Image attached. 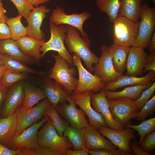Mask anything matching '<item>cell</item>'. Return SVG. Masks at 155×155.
Returning <instances> with one entry per match:
<instances>
[{
	"label": "cell",
	"instance_id": "obj_1",
	"mask_svg": "<svg viewBox=\"0 0 155 155\" xmlns=\"http://www.w3.org/2000/svg\"><path fill=\"white\" fill-rule=\"evenodd\" d=\"M64 43L70 53H73L82 59L88 70L93 72V65L98 62L99 58L90 49V40L88 37H81V33L75 28L69 25Z\"/></svg>",
	"mask_w": 155,
	"mask_h": 155
},
{
	"label": "cell",
	"instance_id": "obj_2",
	"mask_svg": "<svg viewBox=\"0 0 155 155\" xmlns=\"http://www.w3.org/2000/svg\"><path fill=\"white\" fill-rule=\"evenodd\" d=\"M113 23V43L123 46H133L138 35V21L118 15Z\"/></svg>",
	"mask_w": 155,
	"mask_h": 155
},
{
	"label": "cell",
	"instance_id": "obj_3",
	"mask_svg": "<svg viewBox=\"0 0 155 155\" xmlns=\"http://www.w3.org/2000/svg\"><path fill=\"white\" fill-rule=\"evenodd\" d=\"M38 133V145L48 148L60 155H66L67 149L73 148L67 137L58 134L50 118Z\"/></svg>",
	"mask_w": 155,
	"mask_h": 155
},
{
	"label": "cell",
	"instance_id": "obj_4",
	"mask_svg": "<svg viewBox=\"0 0 155 155\" xmlns=\"http://www.w3.org/2000/svg\"><path fill=\"white\" fill-rule=\"evenodd\" d=\"M55 60V64L50 71L48 76L54 79L55 82L61 85L71 93L74 91L78 80L74 77L76 73L74 67H71L65 59L59 55L52 54Z\"/></svg>",
	"mask_w": 155,
	"mask_h": 155
},
{
	"label": "cell",
	"instance_id": "obj_5",
	"mask_svg": "<svg viewBox=\"0 0 155 155\" xmlns=\"http://www.w3.org/2000/svg\"><path fill=\"white\" fill-rule=\"evenodd\" d=\"M49 25L51 37L47 42L44 43L40 49L42 57L49 51H56L70 66H72L73 64L72 56L64 44L65 40L67 36V26L63 24L57 26L53 22H50Z\"/></svg>",
	"mask_w": 155,
	"mask_h": 155
},
{
	"label": "cell",
	"instance_id": "obj_6",
	"mask_svg": "<svg viewBox=\"0 0 155 155\" xmlns=\"http://www.w3.org/2000/svg\"><path fill=\"white\" fill-rule=\"evenodd\" d=\"M51 106L48 99L46 98L32 107L24 108L21 106L18 108L16 111L18 123L13 137L20 134L33 123L41 119Z\"/></svg>",
	"mask_w": 155,
	"mask_h": 155
},
{
	"label": "cell",
	"instance_id": "obj_7",
	"mask_svg": "<svg viewBox=\"0 0 155 155\" xmlns=\"http://www.w3.org/2000/svg\"><path fill=\"white\" fill-rule=\"evenodd\" d=\"M141 20L139 22L137 37L132 46L149 47L155 26V8L151 7L147 3L141 5L140 10Z\"/></svg>",
	"mask_w": 155,
	"mask_h": 155
},
{
	"label": "cell",
	"instance_id": "obj_8",
	"mask_svg": "<svg viewBox=\"0 0 155 155\" xmlns=\"http://www.w3.org/2000/svg\"><path fill=\"white\" fill-rule=\"evenodd\" d=\"M73 65L78 70L79 79L74 92L79 94L90 91L93 93L103 90L105 84L96 75L92 74L84 67L81 58L73 53L72 56Z\"/></svg>",
	"mask_w": 155,
	"mask_h": 155
},
{
	"label": "cell",
	"instance_id": "obj_9",
	"mask_svg": "<svg viewBox=\"0 0 155 155\" xmlns=\"http://www.w3.org/2000/svg\"><path fill=\"white\" fill-rule=\"evenodd\" d=\"M111 113L115 120L123 127L135 118L140 111L134 101L122 99H107Z\"/></svg>",
	"mask_w": 155,
	"mask_h": 155
},
{
	"label": "cell",
	"instance_id": "obj_10",
	"mask_svg": "<svg viewBox=\"0 0 155 155\" xmlns=\"http://www.w3.org/2000/svg\"><path fill=\"white\" fill-rule=\"evenodd\" d=\"M91 16V13L87 11L68 15L66 13L63 8L58 6L53 9L49 22H53L57 26L66 24L73 27L80 32L82 37L85 38L88 36L83 29V25L85 21Z\"/></svg>",
	"mask_w": 155,
	"mask_h": 155
},
{
	"label": "cell",
	"instance_id": "obj_11",
	"mask_svg": "<svg viewBox=\"0 0 155 155\" xmlns=\"http://www.w3.org/2000/svg\"><path fill=\"white\" fill-rule=\"evenodd\" d=\"M100 50L101 55L97 63L93 67V72L106 84L114 81L123 74L115 69L108 46L102 44L100 46Z\"/></svg>",
	"mask_w": 155,
	"mask_h": 155
},
{
	"label": "cell",
	"instance_id": "obj_12",
	"mask_svg": "<svg viewBox=\"0 0 155 155\" xmlns=\"http://www.w3.org/2000/svg\"><path fill=\"white\" fill-rule=\"evenodd\" d=\"M67 99L69 103H65L55 107L59 114L67 120L72 127L78 129L88 127L90 124L84 111L81 108H77L71 94L67 96Z\"/></svg>",
	"mask_w": 155,
	"mask_h": 155
},
{
	"label": "cell",
	"instance_id": "obj_13",
	"mask_svg": "<svg viewBox=\"0 0 155 155\" xmlns=\"http://www.w3.org/2000/svg\"><path fill=\"white\" fill-rule=\"evenodd\" d=\"M45 114L39 121L35 123L20 134L13 137L8 148L13 150L23 148H32L37 145L38 130L49 118Z\"/></svg>",
	"mask_w": 155,
	"mask_h": 155
},
{
	"label": "cell",
	"instance_id": "obj_14",
	"mask_svg": "<svg viewBox=\"0 0 155 155\" xmlns=\"http://www.w3.org/2000/svg\"><path fill=\"white\" fill-rule=\"evenodd\" d=\"M90 91H87L82 93H71V98L76 104L78 105L87 116L89 124L97 129L100 126L107 127L106 121L102 115L96 111L91 107Z\"/></svg>",
	"mask_w": 155,
	"mask_h": 155
},
{
	"label": "cell",
	"instance_id": "obj_15",
	"mask_svg": "<svg viewBox=\"0 0 155 155\" xmlns=\"http://www.w3.org/2000/svg\"><path fill=\"white\" fill-rule=\"evenodd\" d=\"M98 130L100 134L108 138L118 149L129 153L132 152L130 148V140L135 137L133 129L127 127L122 130H117L108 127L101 126Z\"/></svg>",
	"mask_w": 155,
	"mask_h": 155
},
{
	"label": "cell",
	"instance_id": "obj_16",
	"mask_svg": "<svg viewBox=\"0 0 155 155\" xmlns=\"http://www.w3.org/2000/svg\"><path fill=\"white\" fill-rule=\"evenodd\" d=\"M50 11L44 5L34 7L28 15L26 19L27 36L40 40H44L45 35L41 29L43 21Z\"/></svg>",
	"mask_w": 155,
	"mask_h": 155
},
{
	"label": "cell",
	"instance_id": "obj_17",
	"mask_svg": "<svg viewBox=\"0 0 155 155\" xmlns=\"http://www.w3.org/2000/svg\"><path fill=\"white\" fill-rule=\"evenodd\" d=\"M90 102L94 109L103 116L108 127L117 130L124 129V127L116 122L113 117L110 110L104 90H102L97 94L92 93Z\"/></svg>",
	"mask_w": 155,
	"mask_h": 155
},
{
	"label": "cell",
	"instance_id": "obj_18",
	"mask_svg": "<svg viewBox=\"0 0 155 155\" xmlns=\"http://www.w3.org/2000/svg\"><path fill=\"white\" fill-rule=\"evenodd\" d=\"M24 98L22 83L18 82L11 86L0 111L1 117H6L15 113L22 106Z\"/></svg>",
	"mask_w": 155,
	"mask_h": 155
},
{
	"label": "cell",
	"instance_id": "obj_19",
	"mask_svg": "<svg viewBox=\"0 0 155 155\" xmlns=\"http://www.w3.org/2000/svg\"><path fill=\"white\" fill-rule=\"evenodd\" d=\"M144 49L140 46L130 47L127 61L126 75L136 76L142 74L148 55Z\"/></svg>",
	"mask_w": 155,
	"mask_h": 155
},
{
	"label": "cell",
	"instance_id": "obj_20",
	"mask_svg": "<svg viewBox=\"0 0 155 155\" xmlns=\"http://www.w3.org/2000/svg\"><path fill=\"white\" fill-rule=\"evenodd\" d=\"M155 79V71L150 70L145 76L138 77L123 74L114 81L105 85L104 90L115 91L118 88L127 86L146 85L153 82Z\"/></svg>",
	"mask_w": 155,
	"mask_h": 155
},
{
	"label": "cell",
	"instance_id": "obj_21",
	"mask_svg": "<svg viewBox=\"0 0 155 155\" xmlns=\"http://www.w3.org/2000/svg\"><path fill=\"white\" fill-rule=\"evenodd\" d=\"M0 53L24 64L39 63L38 62L24 54L19 48L17 41L11 38L0 40Z\"/></svg>",
	"mask_w": 155,
	"mask_h": 155
},
{
	"label": "cell",
	"instance_id": "obj_22",
	"mask_svg": "<svg viewBox=\"0 0 155 155\" xmlns=\"http://www.w3.org/2000/svg\"><path fill=\"white\" fill-rule=\"evenodd\" d=\"M43 90L51 105L55 108L66 103L67 96L71 94L61 84L49 79L46 81Z\"/></svg>",
	"mask_w": 155,
	"mask_h": 155
},
{
	"label": "cell",
	"instance_id": "obj_23",
	"mask_svg": "<svg viewBox=\"0 0 155 155\" xmlns=\"http://www.w3.org/2000/svg\"><path fill=\"white\" fill-rule=\"evenodd\" d=\"M86 147L89 150L105 148L116 149L117 147L106 139L98 130L90 124L86 128L85 133Z\"/></svg>",
	"mask_w": 155,
	"mask_h": 155
},
{
	"label": "cell",
	"instance_id": "obj_24",
	"mask_svg": "<svg viewBox=\"0 0 155 155\" xmlns=\"http://www.w3.org/2000/svg\"><path fill=\"white\" fill-rule=\"evenodd\" d=\"M17 41L19 48L24 54L39 62L42 57L40 49L45 40H40L27 35Z\"/></svg>",
	"mask_w": 155,
	"mask_h": 155
},
{
	"label": "cell",
	"instance_id": "obj_25",
	"mask_svg": "<svg viewBox=\"0 0 155 155\" xmlns=\"http://www.w3.org/2000/svg\"><path fill=\"white\" fill-rule=\"evenodd\" d=\"M18 123L16 113L0 118V143L7 147L10 144L16 130Z\"/></svg>",
	"mask_w": 155,
	"mask_h": 155
},
{
	"label": "cell",
	"instance_id": "obj_26",
	"mask_svg": "<svg viewBox=\"0 0 155 155\" xmlns=\"http://www.w3.org/2000/svg\"><path fill=\"white\" fill-rule=\"evenodd\" d=\"M152 83L151 82L146 85L127 86L118 92L104 90L105 94L107 99H122L135 101L140 97L143 91L149 87Z\"/></svg>",
	"mask_w": 155,
	"mask_h": 155
},
{
	"label": "cell",
	"instance_id": "obj_27",
	"mask_svg": "<svg viewBox=\"0 0 155 155\" xmlns=\"http://www.w3.org/2000/svg\"><path fill=\"white\" fill-rule=\"evenodd\" d=\"M130 47L113 44L108 46V50L112 58L115 70L122 74L126 68L127 59Z\"/></svg>",
	"mask_w": 155,
	"mask_h": 155
},
{
	"label": "cell",
	"instance_id": "obj_28",
	"mask_svg": "<svg viewBox=\"0 0 155 155\" xmlns=\"http://www.w3.org/2000/svg\"><path fill=\"white\" fill-rule=\"evenodd\" d=\"M154 3L155 0H152ZM143 0H120L118 15L135 21L140 18V10Z\"/></svg>",
	"mask_w": 155,
	"mask_h": 155
},
{
	"label": "cell",
	"instance_id": "obj_29",
	"mask_svg": "<svg viewBox=\"0 0 155 155\" xmlns=\"http://www.w3.org/2000/svg\"><path fill=\"white\" fill-rule=\"evenodd\" d=\"M24 98L22 106L24 108L33 106L41 100L47 98L43 90L40 89L32 85H23Z\"/></svg>",
	"mask_w": 155,
	"mask_h": 155
},
{
	"label": "cell",
	"instance_id": "obj_30",
	"mask_svg": "<svg viewBox=\"0 0 155 155\" xmlns=\"http://www.w3.org/2000/svg\"><path fill=\"white\" fill-rule=\"evenodd\" d=\"M86 129H78L68 126L64 131L63 136L67 137L74 150H81L86 147Z\"/></svg>",
	"mask_w": 155,
	"mask_h": 155
},
{
	"label": "cell",
	"instance_id": "obj_31",
	"mask_svg": "<svg viewBox=\"0 0 155 155\" xmlns=\"http://www.w3.org/2000/svg\"><path fill=\"white\" fill-rule=\"evenodd\" d=\"M2 60L4 65L11 71L16 73H26L39 75H42L47 73L39 71L30 68L24 64L8 56L3 54Z\"/></svg>",
	"mask_w": 155,
	"mask_h": 155
},
{
	"label": "cell",
	"instance_id": "obj_32",
	"mask_svg": "<svg viewBox=\"0 0 155 155\" xmlns=\"http://www.w3.org/2000/svg\"><path fill=\"white\" fill-rule=\"evenodd\" d=\"M99 10L108 16L110 22L113 23L118 16L120 0H94Z\"/></svg>",
	"mask_w": 155,
	"mask_h": 155
},
{
	"label": "cell",
	"instance_id": "obj_33",
	"mask_svg": "<svg viewBox=\"0 0 155 155\" xmlns=\"http://www.w3.org/2000/svg\"><path fill=\"white\" fill-rule=\"evenodd\" d=\"M22 16L18 14L14 17L7 18L6 23L10 29L11 38L17 40L20 38L27 35V27H24L21 22Z\"/></svg>",
	"mask_w": 155,
	"mask_h": 155
},
{
	"label": "cell",
	"instance_id": "obj_34",
	"mask_svg": "<svg viewBox=\"0 0 155 155\" xmlns=\"http://www.w3.org/2000/svg\"><path fill=\"white\" fill-rule=\"evenodd\" d=\"M46 114L51 119L53 124L58 134L61 136H63V132L69 126V123L66 119H63L55 108L52 105Z\"/></svg>",
	"mask_w": 155,
	"mask_h": 155
},
{
	"label": "cell",
	"instance_id": "obj_35",
	"mask_svg": "<svg viewBox=\"0 0 155 155\" xmlns=\"http://www.w3.org/2000/svg\"><path fill=\"white\" fill-rule=\"evenodd\" d=\"M126 127L136 130L140 135L138 144L139 145L144 137L149 133L155 131V117L144 120L139 125H133L129 122Z\"/></svg>",
	"mask_w": 155,
	"mask_h": 155
},
{
	"label": "cell",
	"instance_id": "obj_36",
	"mask_svg": "<svg viewBox=\"0 0 155 155\" xmlns=\"http://www.w3.org/2000/svg\"><path fill=\"white\" fill-rule=\"evenodd\" d=\"M28 74L26 73L14 72L7 68L3 75L0 83L4 86L8 88L16 82L25 78Z\"/></svg>",
	"mask_w": 155,
	"mask_h": 155
},
{
	"label": "cell",
	"instance_id": "obj_37",
	"mask_svg": "<svg viewBox=\"0 0 155 155\" xmlns=\"http://www.w3.org/2000/svg\"><path fill=\"white\" fill-rule=\"evenodd\" d=\"M18 155H60L58 152L46 147L37 145L32 148H20Z\"/></svg>",
	"mask_w": 155,
	"mask_h": 155
},
{
	"label": "cell",
	"instance_id": "obj_38",
	"mask_svg": "<svg viewBox=\"0 0 155 155\" xmlns=\"http://www.w3.org/2000/svg\"><path fill=\"white\" fill-rule=\"evenodd\" d=\"M139 146L142 150L151 154L155 148V131L146 135Z\"/></svg>",
	"mask_w": 155,
	"mask_h": 155
},
{
	"label": "cell",
	"instance_id": "obj_39",
	"mask_svg": "<svg viewBox=\"0 0 155 155\" xmlns=\"http://www.w3.org/2000/svg\"><path fill=\"white\" fill-rule=\"evenodd\" d=\"M155 110V95H154L140 110L136 118L138 121L145 120L148 115L152 114Z\"/></svg>",
	"mask_w": 155,
	"mask_h": 155
},
{
	"label": "cell",
	"instance_id": "obj_40",
	"mask_svg": "<svg viewBox=\"0 0 155 155\" xmlns=\"http://www.w3.org/2000/svg\"><path fill=\"white\" fill-rule=\"evenodd\" d=\"M155 91V82H154L149 87L142 92L140 97L134 101L135 105L140 110L150 99Z\"/></svg>",
	"mask_w": 155,
	"mask_h": 155
},
{
	"label": "cell",
	"instance_id": "obj_41",
	"mask_svg": "<svg viewBox=\"0 0 155 155\" xmlns=\"http://www.w3.org/2000/svg\"><path fill=\"white\" fill-rule=\"evenodd\" d=\"M16 7L18 13L26 20L27 17L34 7L26 0H10Z\"/></svg>",
	"mask_w": 155,
	"mask_h": 155
},
{
	"label": "cell",
	"instance_id": "obj_42",
	"mask_svg": "<svg viewBox=\"0 0 155 155\" xmlns=\"http://www.w3.org/2000/svg\"><path fill=\"white\" fill-rule=\"evenodd\" d=\"M89 153L92 155H133L119 149H108L101 148L94 150H89Z\"/></svg>",
	"mask_w": 155,
	"mask_h": 155
},
{
	"label": "cell",
	"instance_id": "obj_43",
	"mask_svg": "<svg viewBox=\"0 0 155 155\" xmlns=\"http://www.w3.org/2000/svg\"><path fill=\"white\" fill-rule=\"evenodd\" d=\"M7 18L5 15L0 18V40L11 38V31L6 22Z\"/></svg>",
	"mask_w": 155,
	"mask_h": 155
},
{
	"label": "cell",
	"instance_id": "obj_44",
	"mask_svg": "<svg viewBox=\"0 0 155 155\" xmlns=\"http://www.w3.org/2000/svg\"><path fill=\"white\" fill-rule=\"evenodd\" d=\"M150 70L155 71V53H150L148 55L143 73Z\"/></svg>",
	"mask_w": 155,
	"mask_h": 155
},
{
	"label": "cell",
	"instance_id": "obj_45",
	"mask_svg": "<svg viewBox=\"0 0 155 155\" xmlns=\"http://www.w3.org/2000/svg\"><path fill=\"white\" fill-rule=\"evenodd\" d=\"M137 141L135 140L130 143V148L131 150L136 155H150L142 150L139 146Z\"/></svg>",
	"mask_w": 155,
	"mask_h": 155
},
{
	"label": "cell",
	"instance_id": "obj_46",
	"mask_svg": "<svg viewBox=\"0 0 155 155\" xmlns=\"http://www.w3.org/2000/svg\"><path fill=\"white\" fill-rule=\"evenodd\" d=\"M20 150L11 149L0 143V155H18Z\"/></svg>",
	"mask_w": 155,
	"mask_h": 155
},
{
	"label": "cell",
	"instance_id": "obj_47",
	"mask_svg": "<svg viewBox=\"0 0 155 155\" xmlns=\"http://www.w3.org/2000/svg\"><path fill=\"white\" fill-rule=\"evenodd\" d=\"M8 90V88L4 86L0 83V111L6 98Z\"/></svg>",
	"mask_w": 155,
	"mask_h": 155
},
{
	"label": "cell",
	"instance_id": "obj_48",
	"mask_svg": "<svg viewBox=\"0 0 155 155\" xmlns=\"http://www.w3.org/2000/svg\"><path fill=\"white\" fill-rule=\"evenodd\" d=\"M89 154V150L86 147L83 149L79 150H72L68 148L66 152V155H88Z\"/></svg>",
	"mask_w": 155,
	"mask_h": 155
},
{
	"label": "cell",
	"instance_id": "obj_49",
	"mask_svg": "<svg viewBox=\"0 0 155 155\" xmlns=\"http://www.w3.org/2000/svg\"><path fill=\"white\" fill-rule=\"evenodd\" d=\"M32 5L36 7L43 3L48 2L49 0H26Z\"/></svg>",
	"mask_w": 155,
	"mask_h": 155
},
{
	"label": "cell",
	"instance_id": "obj_50",
	"mask_svg": "<svg viewBox=\"0 0 155 155\" xmlns=\"http://www.w3.org/2000/svg\"><path fill=\"white\" fill-rule=\"evenodd\" d=\"M150 53H155V32L152 36L149 46Z\"/></svg>",
	"mask_w": 155,
	"mask_h": 155
},
{
	"label": "cell",
	"instance_id": "obj_51",
	"mask_svg": "<svg viewBox=\"0 0 155 155\" xmlns=\"http://www.w3.org/2000/svg\"><path fill=\"white\" fill-rule=\"evenodd\" d=\"M7 10L3 7V3L0 0V18L5 16Z\"/></svg>",
	"mask_w": 155,
	"mask_h": 155
},
{
	"label": "cell",
	"instance_id": "obj_52",
	"mask_svg": "<svg viewBox=\"0 0 155 155\" xmlns=\"http://www.w3.org/2000/svg\"><path fill=\"white\" fill-rule=\"evenodd\" d=\"M7 67L4 65L0 66V82L3 75Z\"/></svg>",
	"mask_w": 155,
	"mask_h": 155
},
{
	"label": "cell",
	"instance_id": "obj_53",
	"mask_svg": "<svg viewBox=\"0 0 155 155\" xmlns=\"http://www.w3.org/2000/svg\"><path fill=\"white\" fill-rule=\"evenodd\" d=\"M3 54V53H0V66L2 65H4L3 61L2 60V56Z\"/></svg>",
	"mask_w": 155,
	"mask_h": 155
},
{
	"label": "cell",
	"instance_id": "obj_54",
	"mask_svg": "<svg viewBox=\"0 0 155 155\" xmlns=\"http://www.w3.org/2000/svg\"><path fill=\"white\" fill-rule=\"evenodd\" d=\"M0 117H1V115H0Z\"/></svg>",
	"mask_w": 155,
	"mask_h": 155
}]
</instances>
